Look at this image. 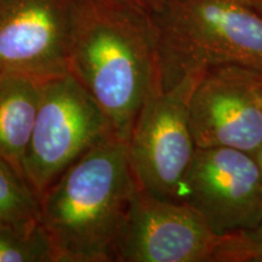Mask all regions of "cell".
Returning a JSON list of instances; mask_svg holds the SVG:
<instances>
[{"instance_id": "cell-1", "label": "cell", "mask_w": 262, "mask_h": 262, "mask_svg": "<svg viewBox=\"0 0 262 262\" xmlns=\"http://www.w3.org/2000/svg\"><path fill=\"white\" fill-rule=\"evenodd\" d=\"M78 0L68 67L127 141L159 85L156 32L148 10Z\"/></svg>"}, {"instance_id": "cell-2", "label": "cell", "mask_w": 262, "mask_h": 262, "mask_svg": "<svg viewBox=\"0 0 262 262\" xmlns=\"http://www.w3.org/2000/svg\"><path fill=\"white\" fill-rule=\"evenodd\" d=\"M137 183L127 141L114 135L74 162L40 198L55 262H116V244Z\"/></svg>"}, {"instance_id": "cell-3", "label": "cell", "mask_w": 262, "mask_h": 262, "mask_svg": "<svg viewBox=\"0 0 262 262\" xmlns=\"http://www.w3.org/2000/svg\"><path fill=\"white\" fill-rule=\"evenodd\" d=\"M147 2L160 88L226 64L262 72V16L245 0Z\"/></svg>"}, {"instance_id": "cell-4", "label": "cell", "mask_w": 262, "mask_h": 262, "mask_svg": "<svg viewBox=\"0 0 262 262\" xmlns=\"http://www.w3.org/2000/svg\"><path fill=\"white\" fill-rule=\"evenodd\" d=\"M116 135L112 123L79 80L64 73L40 80V103L22 172L41 195L81 156Z\"/></svg>"}, {"instance_id": "cell-5", "label": "cell", "mask_w": 262, "mask_h": 262, "mask_svg": "<svg viewBox=\"0 0 262 262\" xmlns=\"http://www.w3.org/2000/svg\"><path fill=\"white\" fill-rule=\"evenodd\" d=\"M201 78L188 77L169 89L158 85L127 140L137 186L158 198L180 202L183 180L196 150L189 101Z\"/></svg>"}, {"instance_id": "cell-6", "label": "cell", "mask_w": 262, "mask_h": 262, "mask_svg": "<svg viewBox=\"0 0 262 262\" xmlns=\"http://www.w3.org/2000/svg\"><path fill=\"white\" fill-rule=\"evenodd\" d=\"M180 202L191 206L215 234L249 231L262 219V172L251 153L196 147Z\"/></svg>"}, {"instance_id": "cell-7", "label": "cell", "mask_w": 262, "mask_h": 262, "mask_svg": "<svg viewBox=\"0 0 262 262\" xmlns=\"http://www.w3.org/2000/svg\"><path fill=\"white\" fill-rule=\"evenodd\" d=\"M222 235L183 202L137 186L116 244V262H214Z\"/></svg>"}, {"instance_id": "cell-8", "label": "cell", "mask_w": 262, "mask_h": 262, "mask_svg": "<svg viewBox=\"0 0 262 262\" xmlns=\"http://www.w3.org/2000/svg\"><path fill=\"white\" fill-rule=\"evenodd\" d=\"M196 147L254 155L262 142V72L239 64L206 71L189 101Z\"/></svg>"}, {"instance_id": "cell-9", "label": "cell", "mask_w": 262, "mask_h": 262, "mask_svg": "<svg viewBox=\"0 0 262 262\" xmlns=\"http://www.w3.org/2000/svg\"><path fill=\"white\" fill-rule=\"evenodd\" d=\"M40 80L24 73H0V157L22 176L40 103Z\"/></svg>"}, {"instance_id": "cell-10", "label": "cell", "mask_w": 262, "mask_h": 262, "mask_svg": "<svg viewBox=\"0 0 262 262\" xmlns=\"http://www.w3.org/2000/svg\"><path fill=\"white\" fill-rule=\"evenodd\" d=\"M39 217V195L27 180L0 157V227H31L40 221Z\"/></svg>"}, {"instance_id": "cell-11", "label": "cell", "mask_w": 262, "mask_h": 262, "mask_svg": "<svg viewBox=\"0 0 262 262\" xmlns=\"http://www.w3.org/2000/svg\"><path fill=\"white\" fill-rule=\"evenodd\" d=\"M0 262H55L40 221L25 228L0 227Z\"/></svg>"}, {"instance_id": "cell-12", "label": "cell", "mask_w": 262, "mask_h": 262, "mask_svg": "<svg viewBox=\"0 0 262 262\" xmlns=\"http://www.w3.org/2000/svg\"><path fill=\"white\" fill-rule=\"evenodd\" d=\"M229 244V262H260L262 257V219L254 228L234 233Z\"/></svg>"}, {"instance_id": "cell-13", "label": "cell", "mask_w": 262, "mask_h": 262, "mask_svg": "<svg viewBox=\"0 0 262 262\" xmlns=\"http://www.w3.org/2000/svg\"><path fill=\"white\" fill-rule=\"evenodd\" d=\"M251 8H254L262 16V0H245Z\"/></svg>"}, {"instance_id": "cell-14", "label": "cell", "mask_w": 262, "mask_h": 262, "mask_svg": "<svg viewBox=\"0 0 262 262\" xmlns=\"http://www.w3.org/2000/svg\"><path fill=\"white\" fill-rule=\"evenodd\" d=\"M253 156H254L255 160H256L258 168H260L261 172H262V142H261V145L258 146V148L256 149V152H255Z\"/></svg>"}, {"instance_id": "cell-15", "label": "cell", "mask_w": 262, "mask_h": 262, "mask_svg": "<svg viewBox=\"0 0 262 262\" xmlns=\"http://www.w3.org/2000/svg\"><path fill=\"white\" fill-rule=\"evenodd\" d=\"M260 262H262V257H261V260H260Z\"/></svg>"}]
</instances>
